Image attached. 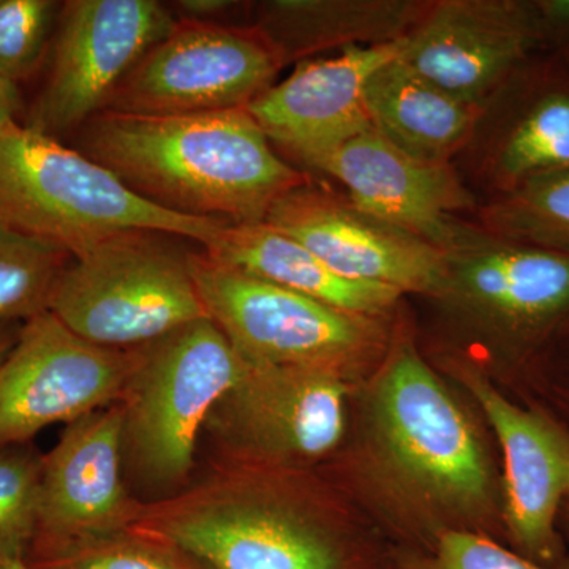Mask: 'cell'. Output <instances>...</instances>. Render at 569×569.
Returning <instances> with one entry per match:
<instances>
[{
  "instance_id": "cell-19",
  "label": "cell",
  "mask_w": 569,
  "mask_h": 569,
  "mask_svg": "<svg viewBox=\"0 0 569 569\" xmlns=\"http://www.w3.org/2000/svg\"><path fill=\"white\" fill-rule=\"evenodd\" d=\"M422 0H264L252 26L283 67L335 48L377 47L406 39L429 10Z\"/></svg>"
},
{
  "instance_id": "cell-12",
  "label": "cell",
  "mask_w": 569,
  "mask_h": 569,
  "mask_svg": "<svg viewBox=\"0 0 569 569\" xmlns=\"http://www.w3.org/2000/svg\"><path fill=\"white\" fill-rule=\"evenodd\" d=\"M342 373L254 366L213 406L204 429L228 447L280 462L328 455L346 429Z\"/></svg>"
},
{
  "instance_id": "cell-30",
  "label": "cell",
  "mask_w": 569,
  "mask_h": 569,
  "mask_svg": "<svg viewBox=\"0 0 569 569\" xmlns=\"http://www.w3.org/2000/svg\"><path fill=\"white\" fill-rule=\"evenodd\" d=\"M173 6L181 14L179 20L222 22L219 18L241 9L242 3L233 0H178Z\"/></svg>"
},
{
  "instance_id": "cell-23",
  "label": "cell",
  "mask_w": 569,
  "mask_h": 569,
  "mask_svg": "<svg viewBox=\"0 0 569 569\" xmlns=\"http://www.w3.org/2000/svg\"><path fill=\"white\" fill-rule=\"evenodd\" d=\"M479 219L493 238L569 254V168L498 194Z\"/></svg>"
},
{
  "instance_id": "cell-8",
  "label": "cell",
  "mask_w": 569,
  "mask_h": 569,
  "mask_svg": "<svg viewBox=\"0 0 569 569\" xmlns=\"http://www.w3.org/2000/svg\"><path fill=\"white\" fill-rule=\"evenodd\" d=\"M373 415L389 460L410 485L449 507L488 501L489 466L477 433L408 343L397 348L378 381Z\"/></svg>"
},
{
  "instance_id": "cell-2",
  "label": "cell",
  "mask_w": 569,
  "mask_h": 569,
  "mask_svg": "<svg viewBox=\"0 0 569 569\" xmlns=\"http://www.w3.org/2000/svg\"><path fill=\"white\" fill-rule=\"evenodd\" d=\"M0 224L74 258L127 231L182 236L206 247L224 222L160 208L78 149L13 122L0 127Z\"/></svg>"
},
{
  "instance_id": "cell-27",
  "label": "cell",
  "mask_w": 569,
  "mask_h": 569,
  "mask_svg": "<svg viewBox=\"0 0 569 569\" xmlns=\"http://www.w3.org/2000/svg\"><path fill=\"white\" fill-rule=\"evenodd\" d=\"M36 569H179V553L144 535H119L67 550Z\"/></svg>"
},
{
  "instance_id": "cell-13",
  "label": "cell",
  "mask_w": 569,
  "mask_h": 569,
  "mask_svg": "<svg viewBox=\"0 0 569 569\" xmlns=\"http://www.w3.org/2000/svg\"><path fill=\"white\" fill-rule=\"evenodd\" d=\"M266 223L291 236L337 274L383 284L400 293L438 298L447 280V252L359 211L347 198L312 182L280 198Z\"/></svg>"
},
{
  "instance_id": "cell-11",
  "label": "cell",
  "mask_w": 569,
  "mask_h": 569,
  "mask_svg": "<svg viewBox=\"0 0 569 569\" xmlns=\"http://www.w3.org/2000/svg\"><path fill=\"white\" fill-rule=\"evenodd\" d=\"M123 410L111 403L70 422L43 458L39 529L28 563L129 533L140 522L122 482Z\"/></svg>"
},
{
  "instance_id": "cell-33",
  "label": "cell",
  "mask_w": 569,
  "mask_h": 569,
  "mask_svg": "<svg viewBox=\"0 0 569 569\" xmlns=\"http://www.w3.org/2000/svg\"><path fill=\"white\" fill-rule=\"evenodd\" d=\"M0 569H36L26 560L9 559V557H0Z\"/></svg>"
},
{
  "instance_id": "cell-9",
  "label": "cell",
  "mask_w": 569,
  "mask_h": 569,
  "mask_svg": "<svg viewBox=\"0 0 569 569\" xmlns=\"http://www.w3.org/2000/svg\"><path fill=\"white\" fill-rule=\"evenodd\" d=\"M157 0H69L59 14L50 77L26 127L47 137L81 129L176 24Z\"/></svg>"
},
{
  "instance_id": "cell-22",
  "label": "cell",
  "mask_w": 569,
  "mask_h": 569,
  "mask_svg": "<svg viewBox=\"0 0 569 569\" xmlns=\"http://www.w3.org/2000/svg\"><path fill=\"white\" fill-rule=\"evenodd\" d=\"M569 168V89L539 92L489 148L485 176L498 194Z\"/></svg>"
},
{
  "instance_id": "cell-4",
  "label": "cell",
  "mask_w": 569,
  "mask_h": 569,
  "mask_svg": "<svg viewBox=\"0 0 569 569\" xmlns=\"http://www.w3.org/2000/svg\"><path fill=\"white\" fill-rule=\"evenodd\" d=\"M246 366L209 318L138 348L121 403L123 451L142 481L170 488L186 479L213 406Z\"/></svg>"
},
{
  "instance_id": "cell-6",
  "label": "cell",
  "mask_w": 569,
  "mask_h": 569,
  "mask_svg": "<svg viewBox=\"0 0 569 569\" xmlns=\"http://www.w3.org/2000/svg\"><path fill=\"white\" fill-rule=\"evenodd\" d=\"M283 63L252 26L178 20L112 93L107 110L186 116L247 110Z\"/></svg>"
},
{
  "instance_id": "cell-24",
  "label": "cell",
  "mask_w": 569,
  "mask_h": 569,
  "mask_svg": "<svg viewBox=\"0 0 569 569\" xmlns=\"http://www.w3.org/2000/svg\"><path fill=\"white\" fill-rule=\"evenodd\" d=\"M71 260L61 246L0 224V325L26 323L48 312Z\"/></svg>"
},
{
  "instance_id": "cell-32",
  "label": "cell",
  "mask_w": 569,
  "mask_h": 569,
  "mask_svg": "<svg viewBox=\"0 0 569 569\" xmlns=\"http://www.w3.org/2000/svg\"><path fill=\"white\" fill-rule=\"evenodd\" d=\"M24 323H7L0 325V365L3 359L9 356L11 348L17 343L18 337H20L21 328Z\"/></svg>"
},
{
  "instance_id": "cell-1",
  "label": "cell",
  "mask_w": 569,
  "mask_h": 569,
  "mask_svg": "<svg viewBox=\"0 0 569 569\" xmlns=\"http://www.w3.org/2000/svg\"><path fill=\"white\" fill-rule=\"evenodd\" d=\"M80 151L144 200L224 223L264 222L309 178L284 162L247 110L186 116L103 111L81 127Z\"/></svg>"
},
{
  "instance_id": "cell-29",
  "label": "cell",
  "mask_w": 569,
  "mask_h": 569,
  "mask_svg": "<svg viewBox=\"0 0 569 569\" xmlns=\"http://www.w3.org/2000/svg\"><path fill=\"white\" fill-rule=\"evenodd\" d=\"M530 9L541 44H556L569 51V0H535Z\"/></svg>"
},
{
  "instance_id": "cell-15",
  "label": "cell",
  "mask_w": 569,
  "mask_h": 569,
  "mask_svg": "<svg viewBox=\"0 0 569 569\" xmlns=\"http://www.w3.org/2000/svg\"><path fill=\"white\" fill-rule=\"evenodd\" d=\"M438 299L493 335L527 342L569 316V254L475 228L448 250Z\"/></svg>"
},
{
  "instance_id": "cell-5",
  "label": "cell",
  "mask_w": 569,
  "mask_h": 569,
  "mask_svg": "<svg viewBox=\"0 0 569 569\" xmlns=\"http://www.w3.org/2000/svg\"><path fill=\"white\" fill-rule=\"evenodd\" d=\"M209 320L249 365L343 369L383 343L376 317L353 316L246 274L208 253L190 252Z\"/></svg>"
},
{
  "instance_id": "cell-28",
  "label": "cell",
  "mask_w": 569,
  "mask_h": 569,
  "mask_svg": "<svg viewBox=\"0 0 569 569\" xmlns=\"http://www.w3.org/2000/svg\"><path fill=\"white\" fill-rule=\"evenodd\" d=\"M397 569H559L512 552L485 535L443 531L425 553L402 557Z\"/></svg>"
},
{
  "instance_id": "cell-20",
  "label": "cell",
  "mask_w": 569,
  "mask_h": 569,
  "mask_svg": "<svg viewBox=\"0 0 569 569\" xmlns=\"http://www.w3.org/2000/svg\"><path fill=\"white\" fill-rule=\"evenodd\" d=\"M362 97L380 137L432 163H451V157L473 140L486 112L426 80L399 56L370 74Z\"/></svg>"
},
{
  "instance_id": "cell-10",
  "label": "cell",
  "mask_w": 569,
  "mask_h": 569,
  "mask_svg": "<svg viewBox=\"0 0 569 569\" xmlns=\"http://www.w3.org/2000/svg\"><path fill=\"white\" fill-rule=\"evenodd\" d=\"M137 361L138 348L96 346L51 312L26 321L0 365V448L121 400Z\"/></svg>"
},
{
  "instance_id": "cell-26",
  "label": "cell",
  "mask_w": 569,
  "mask_h": 569,
  "mask_svg": "<svg viewBox=\"0 0 569 569\" xmlns=\"http://www.w3.org/2000/svg\"><path fill=\"white\" fill-rule=\"evenodd\" d=\"M61 10L54 0H0V77L18 84L36 73Z\"/></svg>"
},
{
  "instance_id": "cell-3",
  "label": "cell",
  "mask_w": 569,
  "mask_h": 569,
  "mask_svg": "<svg viewBox=\"0 0 569 569\" xmlns=\"http://www.w3.org/2000/svg\"><path fill=\"white\" fill-rule=\"evenodd\" d=\"M171 234L127 231L74 257L52 291L50 310L96 346L133 350L209 318L198 295L190 252Z\"/></svg>"
},
{
  "instance_id": "cell-18",
  "label": "cell",
  "mask_w": 569,
  "mask_h": 569,
  "mask_svg": "<svg viewBox=\"0 0 569 569\" xmlns=\"http://www.w3.org/2000/svg\"><path fill=\"white\" fill-rule=\"evenodd\" d=\"M463 377L503 452L509 533L520 556L549 567L559 556L556 515L569 486V443L545 419L509 402L485 378L473 372Z\"/></svg>"
},
{
  "instance_id": "cell-34",
  "label": "cell",
  "mask_w": 569,
  "mask_h": 569,
  "mask_svg": "<svg viewBox=\"0 0 569 569\" xmlns=\"http://www.w3.org/2000/svg\"><path fill=\"white\" fill-rule=\"evenodd\" d=\"M178 552V550H176ZM179 553V569H208L204 568L203 565L198 563V561H194L193 559H190V557L183 556V553Z\"/></svg>"
},
{
  "instance_id": "cell-21",
  "label": "cell",
  "mask_w": 569,
  "mask_h": 569,
  "mask_svg": "<svg viewBox=\"0 0 569 569\" xmlns=\"http://www.w3.org/2000/svg\"><path fill=\"white\" fill-rule=\"evenodd\" d=\"M203 249L219 263L353 316H381L402 296L395 288L337 274L301 242L266 222L224 223Z\"/></svg>"
},
{
  "instance_id": "cell-7",
  "label": "cell",
  "mask_w": 569,
  "mask_h": 569,
  "mask_svg": "<svg viewBox=\"0 0 569 569\" xmlns=\"http://www.w3.org/2000/svg\"><path fill=\"white\" fill-rule=\"evenodd\" d=\"M140 535L208 569H359L346 542L316 520L216 486L141 518Z\"/></svg>"
},
{
  "instance_id": "cell-16",
  "label": "cell",
  "mask_w": 569,
  "mask_h": 569,
  "mask_svg": "<svg viewBox=\"0 0 569 569\" xmlns=\"http://www.w3.org/2000/svg\"><path fill=\"white\" fill-rule=\"evenodd\" d=\"M309 168L342 183L359 211L445 252L475 230L456 217L477 203L455 167L415 159L373 129L318 157Z\"/></svg>"
},
{
  "instance_id": "cell-31",
  "label": "cell",
  "mask_w": 569,
  "mask_h": 569,
  "mask_svg": "<svg viewBox=\"0 0 569 569\" xmlns=\"http://www.w3.org/2000/svg\"><path fill=\"white\" fill-rule=\"evenodd\" d=\"M21 110V92L18 84L0 77V127L18 122L17 114Z\"/></svg>"
},
{
  "instance_id": "cell-17",
  "label": "cell",
  "mask_w": 569,
  "mask_h": 569,
  "mask_svg": "<svg viewBox=\"0 0 569 569\" xmlns=\"http://www.w3.org/2000/svg\"><path fill=\"white\" fill-rule=\"evenodd\" d=\"M403 39L377 47H350L336 58L299 62L247 111L272 144L309 167L318 157L372 130L365 107L370 74L397 58Z\"/></svg>"
},
{
  "instance_id": "cell-14",
  "label": "cell",
  "mask_w": 569,
  "mask_h": 569,
  "mask_svg": "<svg viewBox=\"0 0 569 569\" xmlns=\"http://www.w3.org/2000/svg\"><path fill=\"white\" fill-rule=\"evenodd\" d=\"M541 44L530 2L437 0L399 58L456 99L488 108Z\"/></svg>"
},
{
  "instance_id": "cell-25",
  "label": "cell",
  "mask_w": 569,
  "mask_h": 569,
  "mask_svg": "<svg viewBox=\"0 0 569 569\" xmlns=\"http://www.w3.org/2000/svg\"><path fill=\"white\" fill-rule=\"evenodd\" d=\"M43 458L24 445L0 448V557L28 560L39 529Z\"/></svg>"
}]
</instances>
